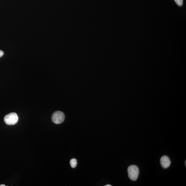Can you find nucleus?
<instances>
[{
  "label": "nucleus",
  "instance_id": "nucleus-1",
  "mask_svg": "<svg viewBox=\"0 0 186 186\" xmlns=\"http://www.w3.org/2000/svg\"><path fill=\"white\" fill-rule=\"evenodd\" d=\"M128 176L131 180L135 181L137 180L139 174V168L135 165H131L128 169Z\"/></svg>",
  "mask_w": 186,
  "mask_h": 186
},
{
  "label": "nucleus",
  "instance_id": "nucleus-2",
  "mask_svg": "<svg viewBox=\"0 0 186 186\" xmlns=\"http://www.w3.org/2000/svg\"><path fill=\"white\" fill-rule=\"evenodd\" d=\"M19 117L16 113L12 112L5 115L4 121L5 124L8 125H13L17 123Z\"/></svg>",
  "mask_w": 186,
  "mask_h": 186
},
{
  "label": "nucleus",
  "instance_id": "nucleus-3",
  "mask_svg": "<svg viewBox=\"0 0 186 186\" xmlns=\"http://www.w3.org/2000/svg\"><path fill=\"white\" fill-rule=\"evenodd\" d=\"M65 118V115L64 113L60 111H57L53 113L51 119L54 123L60 124L62 123Z\"/></svg>",
  "mask_w": 186,
  "mask_h": 186
},
{
  "label": "nucleus",
  "instance_id": "nucleus-4",
  "mask_svg": "<svg viewBox=\"0 0 186 186\" xmlns=\"http://www.w3.org/2000/svg\"><path fill=\"white\" fill-rule=\"evenodd\" d=\"M161 164L164 169L168 168L171 165V161L167 156L164 155L162 156L160 159Z\"/></svg>",
  "mask_w": 186,
  "mask_h": 186
},
{
  "label": "nucleus",
  "instance_id": "nucleus-5",
  "mask_svg": "<svg viewBox=\"0 0 186 186\" xmlns=\"http://www.w3.org/2000/svg\"><path fill=\"white\" fill-rule=\"evenodd\" d=\"M70 164L71 165V167L73 168L76 167L77 166V160L75 158H72L70 161Z\"/></svg>",
  "mask_w": 186,
  "mask_h": 186
},
{
  "label": "nucleus",
  "instance_id": "nucleus-6",
  "mask_svg": "<svg viewBox=\"0 0 186 186\" xmlns=\"http://www.w3.org/2000/svg\"><path fill=\"white\" fill-rule=\"evenodd\" d=\"M176 3L179 6H182L183 4V0H174Z\"/></svg>",
  "mask_w": 186,
  "mask_h": 186
},
{
  "label": "nucleus",
  "instance_id": "nucleus-7",
  "mask_svg": "<svg viewBox=\"0 0 186 186\" xmlns=\"http://www.w3.org/2000/svg\"><path fill=\"white\" fill-rule=\"evenodd\" d=\"M4 53L3 51L0 50V57H1L4 55Z\"/></svg>",
  "mask_w": 186,
  "mask_h": 186
},
{
  "label": "nucleus",
  "instance_id": "nucleus-8",
  "mask_svg": "<svg viewBox=\"0 0 186 186\" xmlns=\"http://www.w3.org/2000/svg\"><path fill=\"white\" fill-rule=\"evenodd\" d=\"M111 186L112 185H105V186Z\"/></svg>",
  "mask_w": 186,
  "mask_h": 186
},
{
  "label": "nucleus",
  "instance_id": "nucleus-9",
  "mask_svg": "<svg viewBox=\"0 0 186 186\" xmlns=\"http://www.w3.org/2000/svg\"><path fill=\"white\" fill-rule=\"evenodd\" d=\"M0 186H5V185H0Z\"/></svg>",
  "mask_w": 186,
  "mask_h": 186
},
{
  "label": "nucleus",
  "instance_id": "nucleus-10",
  "mask_svg": "<svg viewBox=\"0 0 186 186\" xmlns=\"http://www.w3.org/2000/svg\"><path fill=\"white\" fill-rule=\"evenodd\" d=\"M186 161H185V165H186Z\"/></svg>",
  "mask_w": 186,
  "mask_h": 186
}]
</instances>
